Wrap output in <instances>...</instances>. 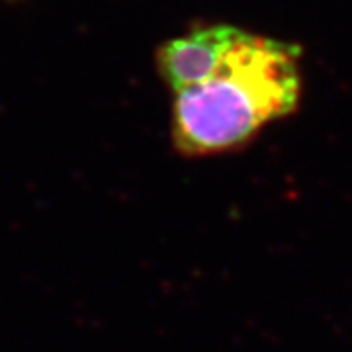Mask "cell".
<instances>
[{"instance_id":"obj_1","label":"cell","mask_w":352,"mask_h":352,"mask_svg":"<svg viewBox=\"0 0 352 352\" xmlns=\"http://www.w3.org/2000/svg\"><path fill=\"white\" fill-rule=\"evenodd\" d=\"M300 47L243 32L219 69L176 94L173 139L178 151L206 157L245 145L300 100Z\"/></svg>"},{"instance_id":"obj_2","label":"cell","mask_w":352,"mask_h":352,"mask_svg":"<svg viewBox=\"0 0 352 352\" xmlns=\"http://www.w3.org/2000/svg\"><path fill=\"white\" fill-rule=\"evenodd\" d=\"M243 32L235 25H210L164 43L159 51V69L168 87L178 94L208 80Z\"/></svg>"}]
</instances>
